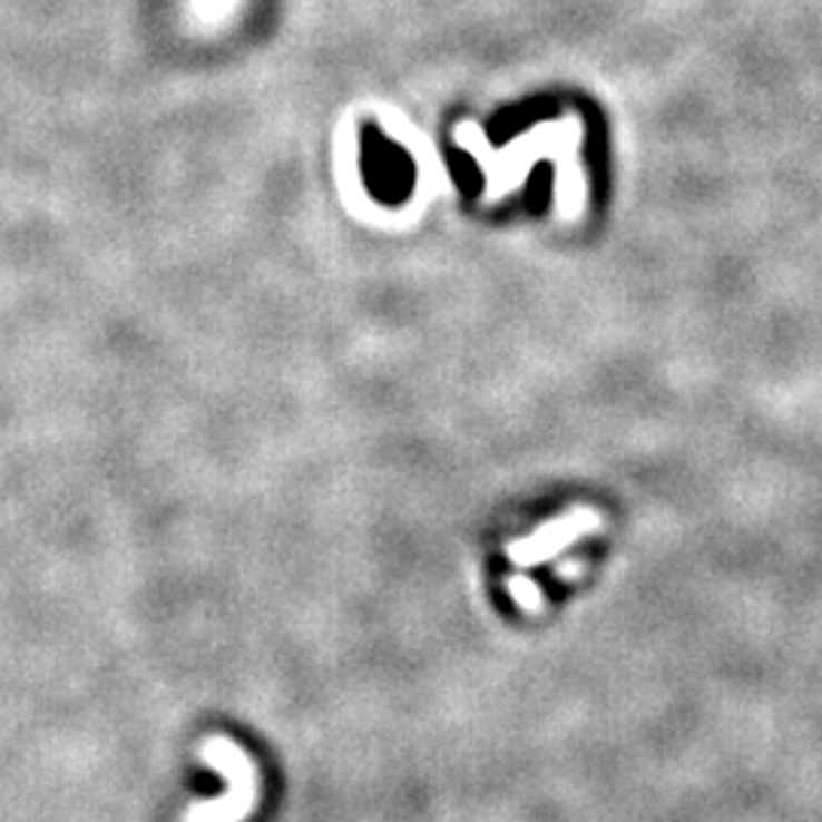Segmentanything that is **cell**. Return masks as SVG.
<instances>
[{"label": "cell", "mask_w": 822, "mask_h": 822, "mask_svg": "<svg viewBox=\"0 0 822 822\" xmlns=\"http://www.w3.org/2000/svg\"><path fill=\"white\" fill-rule=\"evenodd\" d=\"M202 762L226 780V795L198 801L183 811L180 822H244L256 804V767L251 755L228 737H205Z\"/></svg>", "instance_id": "cell-1"}, {"label": "cell", "mask_w": 822, "mask_h": 822, "mask_svg": "<svg viewBox=\"0 0 822 822\" xmlns=\"http://www.w3.org/2000/svg\"><path fill=\"white\" fill-rule=\"evenodd\" d=\"M604 530V518L591 506H576L570 512L551 518L546 525L527 534V537L515 539L506 546V558L512 560L518 570H534L546 560L558 558L564 548H570L573 542L600 534Z\"/></svg>", "instance_id": "cell-2"}, {"label": "cell", "mask_w": 822, "mask_h": 822, "mask_svg": "<svg viewBox=\"0 0 822 822\" xmlns=\"http://www.w3.org/2000/svg\"><path fill=\"white\" fill-rule=\"evenodd\" d=\"M506 588H509L512 600L521 606L525 613H542L546 600H542V591H539V585L534 583L530 576H521V573H515V576H509Z\"/></svg>", "instance_id": "cell-3"}, {"label": "cell", "mask_w": 822, "mask_h": 822, "mask_svg": "<svg viewBox=\"0 0 822 822\" xmlns=\"http://www.w3.org/2000/svg\"><path fill=\"white\" fill-rule=\"evenodd\" d=\"M558 573L564 579H576V576L583 573V564H579V560H567V564H560Z\"/></svg>", "instance_id": "cell-4"}]
</instances>
